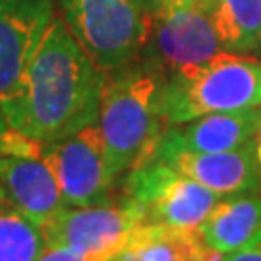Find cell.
I'll return each instance as SVG.
<instances>
[{
  "mask_svg": "<svg viewBox=\"0 0 261 261\" xmlns=\"http://www.w3.org/2000/svg\"><path fill=\"white\" fill-rule=\"evenodd\" d=\"M124 197L143 211L145 224L176 228H197L223 199L221 194L155 159L124 176Z\"/></svg>",
  "mask_w": 261,
  "mask_h": 261,
  "instance_id": "obj_5",
  "label": "cell"
},
{
  "mask_svg": "<svg viewBox=\"0 0 261 261\" xmlns=\"http://www.w3.org/2000/svg\"><path fill=\"white\" fill-rule=\"evenodd\" d=\"M261 107V64L248 55L219 53L205 62L167 74L161 116L167 126L211 112Z\"/></svg>",
  "mask_w": 261,
  "mask_h": 261,
  "instance_id": "obj_3",
  "label": "cell"
},
{
  "mask_svg": "<svg viewBox=\"0 0 261 261\" xmlns=\"http://www.w3.org/2000/svg\"><path fill=\"white\" fill-rule=\"evenodd\" d=\"M151 159L167 163L168 167L221 196L261 192V172L252 153V143L242 149L221 153L157 149Z\"/></svg>",
  "mask_w": 261,
  "mask_h": 261,
  "instance_id": "obj_11",
  "label": "cell"
},
{
  "mask_svg": "<svg viewBox=\"0 0 261 261\" xmlns=\"http://www.w3.org/2000/svg\"><path fill=\"white\" fill-rule=\"evenodd\" d=\"M165 2H176V4H194V6H203L207 8L209 0H165Z\"/></svg>",
  "mask_w": 261,
  "mask_h": 261,
  "instance_id": "obj_21",
  "label": "cell"
},
{
  "mask_svg": "<svg viewBox=\"0 0 261 261\" xmlns=\"http://www.w3.org/2000/svg\"><path fill=\"white\" fill-rule=\"evenodd\" d=\"M107 74L55 18L16 95L0 105L10 128L37 143L64 140L99 118Z\"/></svg>",
  "mask_w": 261,
  "mask_h": 261,
  "instance_id": "obj_1",
  "label": "cell"
},
{
  "mask_svg": "<svg viewBox=\"0 0 261 261\" xmlns=\"http://www.w3.org/2000/svg\"><path fill=\"white\" fill-rule=\"evenodd\" d=\"M62 19L95 66L109 75L143 56L153 12L141 0H56Z\"/></svg>",
  "mask_w": 261,
  "mask_h": 261,
  "instance_id": "obj_4",
  "label": "cell"
},
{
  "mask_svg": "<svg viewBox=\"0 0 261 261\" xmlns=\"http://www.w3.org/2000/svg\"><path fill=\"white\" fill-rule=\"evenodd\" d=\"M143 224V211L130 199L122 197L118 203L105 201L87 207H64L41 228L47 246L116 255L128 242L130 234Z\"/></svg>",
  "mask_w": 261,
  "mask_h": 261,
  "instance_id": "obj_7",
  "label": "cell"
},
{
  "mask_svg": "<svg viewBox=\"0 0 261 261\" xmlns=\"http://www.w3.org/2000/svg\"><path fill=\"white\" fill-rule=\"evenodd\" d=\"M257 120L259 107L246 111L203 114L184 124L167 126L159 140L157 149H182L196 153L242 149L252 143Z\"/></svg>",
  "mask_w": 261,
  "mask_h": 261,
  "instance_id": "obj_12",
  "label": "cell"
},
{
  "mask_svg": "<svg viewBox=\"0 0 261 261\" xmlns=\"http://www.w3.org/2000/svg\"><path fill=\"white\" fill-rule=\"evenodd\" d=\"M141 2H143V4H145V6H147L151 12H155V10H157L159 6L165 2V0H141Z\"/></svg>",
  "mask_w": 261,
  "mask_h": 261,
  "instance_id": "obj_22",
  "label": "cell"
},
{
  "mask_svg": "<svg viewBox=\"0 0 261 261\" xmlns=\"http://www.w3.org/2000/svg\"><path fill=\"white\" fill-rule=\"evenodd\" d=\"M112 257V253H91L64 246H47V250L41 253L37 261H111Z\"/></svg>",
  "mask_w": 261,
  "mask_h": 261,
  "instance_id": "obj_17",
  "label": "cell"
},
{
  "mask_svg": "<svg viewBox=\"0 0 261 261\" xmlns=\"http://www.w3.org/2000/svg\"><path fill=\"white\" fill-rule=\"evenodd\" d=\"M261 230V192L223 197L197 226L201 240L221 253L246 248Z\"/></svg>",
  "mask_w": 261,
  "mask_h": 261,
  "instance_id": "obj_13",
  "label": "cell"
},
{
  "mask_svg": "<svg viewBox=\"0 0 261 261\" xmlns=\"http://www.w3.org/2000/svg\"><path fill=\"white\" fill-rule=\"evenodd\" d=\"M45 250L47 238L37 223L0 205V261H37Z\"/></svg>",
  "mask_w": 261,
  "mask_h": 261,
  "instance_id": "obj_15",
  "label": "cell"
},
{
  "mask_svg": "<svg viewBox=\"0 0 261 261\" xmlns=\"http://www.w3.org/2000/svg\"><path fill=\"white\" fill-rule=\"evenodd\" d=\"M55 18L53 0H0V105L16 95Z\"/></svg>",
  "mask_w": 261,
  "mask_h": 261,
  "instance_id": "obj_9",
  "label": "cell"
},
{
  "mask_svg": "<svg viewBox=\"0 0 261 261\" xmlns=\"http://www.w3.org/2000/svg\"><path fill=\"white\" fill-rule=\"evenodd\" d=\"M167 72L151 58L112 72L101 97L97 126L105 140L107 165L112 180L151 161L165 132L161 91Z\"/></svg>",
  "mask_w": 261,
  "mask_h": 261,
  "instance_id": "obj_2",
  "label": "cell"
},
{
  "mask_svg": "<svg viewBox=\"0 0 261 261\" xmlns=\"http://www.w3.org/2000/svg\"><path fill=\"white\" fill-rule=\"evenodd\" d=\"M0 205L16 209L39 226L66 207L55 172L41 155L0 157Z\"/></svg>",
  "mask_w": 261,
  "mask_h": 261,
  "instance_id": "obj_10",
  "label": "cell"
},
{
  "mask_svg": "<svg viewBox=\"0 0 261 261\" xmlns=\"http://www.w3.org/2000/svg\"><path fill=\"white\" fill-rule=\"evenodd\" d=\"M207 10L224 53L250 55L261 48V0H209Z\"/></svg>",
  "mask_w": 261,
  "mask_h": 261,
  "instance_id": "obj_14",
  "label": "cell"
},
{
  "mask_svg": "<svg viewBox=\"0 0 261 261\" xmlns=\"http://www.w3.org/2000/svg\"><path fill=\"white\" fill-rule=\"evenodd\" d=\"M111 261H143L140 257V255H136L134 252H130V250H126V248H122L120 252L116 253L114 257H112Z\"/></svg>",
  "mask_w": 261,
  "mask_h": 261,
  "instance_id": "obj_20",
  "label": "cell"
},
{
  "mask_svg": "<svg viewBox=\"0 0 261 261\" xmlns=\"http://www.w3.org/2000/svg\"><path fill=\"white\" fill-rule=\"evenodd\" d=\"M224 261H261V244H248L232 253H226Z\"/></svg>",
  "mask_w": 261,
  "mask_h": 261,
  "instance_id": "obj_18",
  "label": "cell"
},
{
  "mask_svg": "<svg viewBox=\"0 0 261 261\" xmlns=\"http://www.w3.org/2000/svg\"><path fill=\"white\" fill-rule=\"evenodd\" d=\"M43 145L10 128L0 112V157L4 155H41Z\"/></svg>",
  "mask_w": 261,
  "mask_h": 261,
  "instance_id": "obj_16",
  "label": "cell"
},
{
  "mask_svg": "<svg viewBox=\"0 0 261 261\" xmlns=\"http://www.w3.org/2000/svg\"><path fill=\"white\" fill-rule=\"evenodd\" d=\"M250 244H261V230L257 234H255V236H253V240Z\"/></svg>",
  "mask_w": 261,
  "mask_h": 261,
  "instance_id": "obj_23",
  "label": "cell"
},
{
  "mask_svg": "<svg viewBox=\"0 0 261 261\" xmlns=\"http://www.w3.org/2000/svg\"><path fill=\"white\" fill-rule=\"evenodd\" d=\"M41 157L55 172L66 207H87L109 201L114 180L109 172L105 140L97 122L64 140L45 143Z\"/></svg>",
  "mask_w": 261,
  "mask_h": 261,
  "instance_id": "obj_6",
  "label": "cell"
},
{
  "mask_svg": "<svg viewBox=\"0 0 261 261\" xmlns=\"http://www.w3.org/2000/svg\"><path fill=\"white\" fill-rule=\"evenodd\" d=\"M252 153L255 157V163H257V168L261 172V107H259V120H257V128H255V134L252 138Z\"/></svg>",
  "mask_w": 261,
  "mask_h": 261,
  "instance_id": "obj_19",
  "label": "cell"
},
{
  "mask_svg": "<svg viewBox=\"0 0 261 261\" xmlns=\"http://www.w3.org/2000/svg\"><path fill=\"white\" fill-rule=\"evenodd\" d=\"M223 53L209 10L194 4L163 2L153 12L149 43L143 55H149L167 74L196 66Z\"/></svg>",
  "mask_w": 261,
  "mask_h": 261,
  "instance_id": "obj_8",
  "label": "cell"
}]
</instances>
